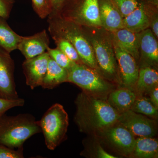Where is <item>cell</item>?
<instances>
[{
    "instance_id": "obj_1",
    "label": "cell",
    "mask_w": 158,
    "mask_h": 158,
    "mask_svg": "<svg viewBox=\"0 0 158 158\" xmlns=\"http://www.w3.org/2000/svg\"><path fill=\"white\" fill-rule=\"evenodd\" d=\"M75 121L80 131H104L118 121L119 113L108 102L83 91L75 101Z\"/></svg>"
},
{
    "instance_id": "obj_2",
    "label": "cell",
    "mask_w": 158,
    "mask_h": 158,
    "mask_svg": "<svg viewBox=\"0 0 158 158\" xmlns=\"http://www.w3.org/2000/svg\"><path fill=\"white\" fill-rule=\"evenodd\" d=\"M81 26L93 48L100 73L108 81H119L118 66L110 32L102 27Z\"/></svg>"
},
{
    "instance_id": "obj_3",
    "label": "cell",
    "mask_w": 158,
    "mask_h": 158,
    "mask_svg": "<svg viewBox=\"0 0 158 158\" xmlns=\"http://www.w3.org/2000/svg\"><path fill=\"white\" fill-rule=\"evenodd\" d=\"M48 18V30L51 36L67 40L75 48L83 63L99 73L93 48L82 26L58 15H49Z\"/></svg>"
},
{
    "instance_id": "obj_4",
    "label": "cell",
    "mask_w": 158,
    "mask_h": 158,
    "mask_svg": "<svg viewBox=\"0 0 158 158\" xmlns=\"http://www.w3.org/2000/svg\"><path fill=\"white\" fill-rule=\"evenodd\" d=\"M40 132L41 129L31 114L15 116L4 114L0 118V144L10 148L23 147L27 139Z\"/></svg>"
},
{
    "instance_id": "obj_5",
    "label": "cell",
    "mask_w": 158,
    "mask_h": 158,
    "mask_svg": "<svg viewBox=\"0 0 158 158\" xmlns=\"http://www.w3.org/2000/svg\"><path fill=\"white\" fill-rule=\"evenodd\" d=\"M43 134L46 146L54 150L65 140L69 126L68 115L63 106L56 103L37 121Z\"/></svg>"
},
{
    "instance_id": "obj_6",
    "label": "cell",
    "mask_w": 158,
    "mask_h": 158,
    "mask_svg": "<svg viewBox=\"0 0 158 158\" xmlns=\"http://www.w3.org/2000/svg\"><path fill=\"white\" fill-rule=\"evenodd\" d=\"M56 15L79 25L102 27L98 0H65Z\"/></svg>"
},
{
    "instance_id": "obj_7",
    "label": "cell",
    "mask_w": 158,
    "mask_h": 158,
    "mask_svg": "<svg viewBox=\"0 0 158 158\" xmlns=\"http://www.w3.org/2000/svg\"><path fill=\"white\" fill-rule=\"evenodd\" d=\"M68 72L67 82L75 84L92 96L104 95L113 87L98 71L83 63H75Z\"/></svg>"
},
{
    "instance_id": "obj_8",
    "label": "cell",
    "mask_w": 158,
    "mask_h": 158,
    "mask_svg": "<svg viewBox=\"0 0 158 158\" xmlns=\"http://www.w3.org/2000/svg\"><path fill=\"white\" fill-rule=\"evenodd\" d=\"M117 122L137 137L153 138L157 133L155 121L131 110L119 114Z\"/></svg>"
},
{
    "instance_id": "obj_9",
    "label": "cell",
    "mask_w": 158,
    "mask_h": 158,
    "mask_svg": "<svg viewBox=\"0 0 158 158\" xmlns=\"http://www.w3.org/2000/svg\"><path fill=\"white\" fill-rule=\"evenodd\" d=\"M15 63L10 53L0 47V98H19L14 78Z\"/></svg>"
},
{
    "instance_id": "obj_10",
    "label": "cell",
    "mask_w": 158,
    "mask_h": 158,
    "mask_svg": "<svg viewBox=\"0 0 158 158\" xmlns=\"http://www.w3.org/2000/svg\"><path fill=\"white\" fill-rule=\"evenodd\" d=\"M113 44L118 66L119 81L126 88L132 89L135 86L138 80L139 65L131 55L115 43L113 42Z\"/></svg>"
},
{
    "instance_id": "obj_11",
    "label": "cell",
    "mask_w": 158,
    "mask_h": 158,
    "mask_svg": "<svg viewBox=\"0 0 158 158\" xmlns=\"http://www.w3.org/2000/svg\"><path fill=\"white\" fill-rule=\"evenodd\" d=\"M49 55L47 52L37 56L26 59L22 64L26 84L32 90L41 86L47 70Z\"/></svg>"
},
{
    "instance_id": "obj_12",
    "label": "cell",
    "mask_w": 158,
    "mask_h": 158,
    "mask_svg": "<svg viewBox=\"0 0 158 158\" xmlns=\"http://www.w3.org/2000/svg\"><path fill=\"white\" fill-rule=\"evenodd\" d=\"M157 40L150 28L139 33V62L141 63V67L150 66L156 69L158 63Z\"/></svg>"
},
{
    "instance_id": "obj_13",
    "label": "cell",
    "mask_w": 158,
    "mask_h": 158,
    "mask_svg": "<svg viewBox=\"0 0 158 158\" xmlns=\"http://www.w3.org/2000/svg\"><path fill=\"white\" fill-rule=\"evenodd\" d=\"M49 44V37L44 30L32 36H22L17 49L20 51L26 59H28L45 52Z\"/></svg>"
},
{
    "instance_id": "obj_14",
    "label": "cell",
    "mask_w": 158,
    "mask_h": 158,
    "mask_svg": "<svg viewBox=\"0 0 158 158\" xmlns=\"http://www.w3.org/2000/svg\"><path fill=\"white\" fill-rule=\"evenodd\" d=\"M105 135L113 146L126 155L131 156L135 143V136L121 125L112 126L103 131Z\"/></svg>"
},
{
    "instance_id": "obj_15",
    "label": "cell",
    "mask_w": 158,
    "mask_h": 158,
    "mask_svg": "<svg viewBox=\"0 0 158 158\" xmlns=\"http://www.w3.org/2000/svg\"><path fill=\"white\" fill-rule=\"evenodd\" d=\"M113 42L127 52L139 63L140 59L139 33H135L125 28L110 32Z\"/></svg>"
},
{
    "instance_id": "obj_16",
    "label": "cell",
    "mask_w": 158,
    "mask_h": 158,
    "mask_svg": "<svg viewBox=\"0 0 158 158\" xmlns=\"http://www.w3.org/2000/svg\"><path fill=\"white\" fill-rule=\"evenodd\" d=\"M102 27L109 31L123 28V18L110 0H98Z\"/></svg>"
},
{
    "instance_id": "obj_17",
    "label": "cell",
    "mask_w": 158,
    "mask_h": 158,
    "mask_svg": "<svg viewBox=\"0 0 158 158\" xmlns=\"http://www.w3.org/2000/svg\"><path fill=\"white\" fill-rule=\"evenodd\" d=\"M123 23L124 28L135 33H139L149 28V20L142 0H141L139 6L135 10L123 18Z\"/></svg>"
},
{
    "instance_id": "obj_18",
    "label": "cell",
    "mask_w": 158,
    "mask_h": 158,
    "mask_svg": "<svg viewBox=\"0 0 158 158\" xmlns=\"http://www.w3.org/2000/svg\"><path fill=\"white\" fill-rule=\"evenodd\" d=\"M136 97L131 89L125 87L111 92L108 102L120 114L131 109Z\"/></svg>"
},
{
    "instance_id": "obj_19",
    "label": "cell",
    "mask_w": 158,
    "mask_h": 158,
    "mask_svg": "<svg viewBox=\"0 0 158 158\" xmlns=\"http://www.w3.org/2000/svg\"><path fill=\"white\" fill-rule=\"evenodd\" d=\"M68 75V71L59 66L50 57L47 70L41 87L44 89H53L60 84L67 82Z\"/></svg>"
},
{
    "instance_id": "obj_20",
    "label": "cell",
    "mask_w": 158,
    "mask_h": 158,
    "mask_svg": "<svg viewBox=\"0 0 158 158\" xmlns=\"http://www.w3.org/2000/svg\"><path fill=\"white\" fill-rule=\"evenodd\" d=\"M158 85V73L156 69L150 66L139 68L135 86L139 93L147 94Z\"/></svg>"
},
{
    "instance_id": "obj_21",
    "label": "cell",
    "mask_w": 158,
    "mask_h": 158,
    "mask_svg": "<svg viewBox=\"0 0 158 158\" xmlns=\"http://www.w3.org/2000/svg\"><path fill=\"white\" fill-rule=\"evenodd\" d=\"M158 154L156 139L151 137H138L131 156L139 158H154L158 157Z\"/></svg>"
},
{
    "instance_id": "obj_22",
    "label": "cell",
    "mask_w": 158,
    "mask_h": 158,
    "mask_svg": "<svg viewBox=\"0 0 158 158\" xmlns=\"http://www.w3.org/2000/svg\"><path fill=\"white\" fill-rule=\"evenodd\" d=\"M6 20L0 17V47L10 53L17 49L22 36L12 30Z\"/></svg>"
},
{
    "instance_id": "obj_23",
    "label": "cell",
    "mask_w": 158,
    "mask_h": 158,
    "mask_svg": "<svg viewBox=\"0 0 158 158\" xmlns=\"http://www.w3.org/2000/svg\"><path fill=\"white\" fill-rule=\"evenodd\" d=\"M158 109L152 104L149 99L141 95L136 97L130 110L151 118H156L158 117Z\"/></svg>"
},
{
    "instance_id": "obj_24",
    "label": "cell",
    "mask_w": 158,
    "mask_h": 158,
    "mask_svg": "<svg viewBox=\"0 0 158 158\" xmlns=\"http://www.w3.org/2000/svg\"><path fill=\"white\" fill-rule=\"evenodd\" d=\"M51 37L55 41L57 48L62 51L70 60L77 64L83 63L75 48L68 40L57 36Z\"/></svg>"
},
{
    "instance_id": "obj_25",
    "label": "cell",
    "mask_w": 158,
    "mask_h": 158,
    "mask_svg": "<svg viewBox=\"0 0 158 158\" xmlns=\"http://www.w3.org/2000/svg\"><path fill=\"white\" fill-rule=\"evenodd\" d=\"M47 52L51 59H52L59 66L65 69L68 71L76 63L70 60L65 54L57 48H52L49 47L47 49Z\"/></svg>"
},
{
    "instance_id": "obj_26",
    "label": "cell",
    "mask_w": 158,
    "mask_h": 158,
    "mask_svg": "<svg viewBox=\"0 0 158 158\" xmlns=\"http://www.w3.org/2000/svg\"><path fill=\"white\" fill-rule=\"evenodd\" d=\"M34 11L41 19L48 17L53 11V0H32Z\"/></svg>"
},
{
    "instance_id": "obj_27",
    "label": "cell",
    "mask_w": 158,
    "mask_h": 158,
    "mask_svg": "<svg viewBox=\"0 0 158 158\" xmlns=\"http://www.w3.org/2000/svg\"><path fill=\"white\" fill-rule=\"evenodd\" d=\"M122 17L129 15L139 6L141 0H110Z\"/></svg>"
},
{
    "instance_id": "obj_28",
    "label": "cell",
    "mask_w": 158,
    "mask_h": 158,
    "mask_svg": "<svg viewBox=\"0 0 158 158\" xmlns=\"http://www.w3.org/2000/svg\"><path fill=\"white\" fill-rule=\"evenodd\" d=\"M25 103L23 99H6L0 98V118L8 110L16 107L23 106Z\"/></svg>"
},
{
    "instance_id": "obj_29",
    "label": "cell",
    "mask_w": 158,
    "mask_h": 158,
    "mask_svg": "<svg viewBox=\"0 0 158 158\" xmlns=\"http://www.w3.org/2000/svg\"><path fill=\"white\" fill-rule=\"evenodd\" d=\"M23 147L15 150L0 144V158H23Z\"/></svg>"
},
{
    "instance_id": "obj_30",
    "label": "cell",
    "mask_w": 158,
    "mask_h": 158,
    "mask_svg": "<svg viewBox=\"0 0 158 158\" xmlns=\"http://www.w3.org/2000/svg\"><path fill=\"white\" fill-rule=\"evenodd\" d=\"M15 0H0V17L9 18Z\"/></svg>"
},
{
    "instance_id": "obj_31",
    "label": "cell",
    "mask_w": 158,
    "mask_h": 158,
    "mask_svg": "<svg viewBox=\"0 0 158 158\" xmlns=\"http://www.w3.org/2000/svg\"><path fill=\"white\" fill-rule=\"evenodd\" d=\"M150 101L152 103V104L158 108V87L153 89L149 93Z\"/></svg>"
},
{
    "instance_id": "obj_32",
    "label": "cell",
    "mask_w": 158,
    "mask_h": 158,
    "mask_svg": "<svg viewBox=\"0 0 158 158\" xmlns=\"http://www.w3.org/2000/svg\"><path fill=\"white\" fill-rule=\"evenodd\" d=\"M64 1L65 0H53V11L50 15H56L58 14Z\"/></svg>"
},
{
    "instance_id": "obj_33",
    "label": "cell",
    "mask_w": 158,
    "mask_h": 158,
    "mask_svg": "<svg viewBox=\"0 0 158 158\" xmlns=\"http://www.w3.org/2000/svg\"><path fill=\"white\" fill-rule=\"evenodd\" d=\"M97 156L99 158H116V157L115 156L112 155L110 154L109 153L106 152L104 149L101 147V146H98L97 151Z\"/></svg>"
}]
</instances>
